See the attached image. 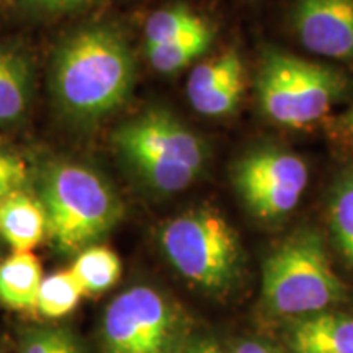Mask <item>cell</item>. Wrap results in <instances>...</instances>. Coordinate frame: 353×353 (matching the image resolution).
I'll use <instances>...</instances> for the list:
<instances>
[{"label": "cell", "mask_w": 353, "mask_h": 353, "mask_svg": "<svg viewBox=\"0 0 353 353\" xmlns=\"http://www.w3.org/2000/svg\"><path fill=\"white\" fill-rule=\"evenodd\" d=\"M136 77L134 56L112 26H90L61 44L51 70L57 107L77 121H94L118 108Z\"/></svg>", "instance_id": "1"}, {"label": "cell", "mask_w": 353, "mask_h": 353, "mask_svg": "<svg viewBox=\"0 0 353 353\" xmlns=\"http://www.w3.org/2000/svg\"><path fill=\"white\" fill-rule=\"evenodd\" d=\"M113 143L130 169L159 195L188 188L208 157L205 141L164 108L145 110L123 123Z\"/></svg>", "instance_id": "2"}, {"label": "cell", "mask_w": 353, "mask_h": 353, "mask_svg": "<svg viewBox=\"0 0 353 353\" xmlns=\"http://www.w3.org/2000/svg\"><path fill=\"white\" fill-rule=\"evenodd\" d=\"M345 298V285L334 272L316 229H296L265 259L262 299L273 316L301 319L327 311Z\"/></svg>", "instance_id": "3"}, {"label": "cell", "mask_w": 353, "mask_h": 353, "mask_svg": "<svg viewBox=\"0 0 353 353\" xmlns=\"http://www.w3.org/2000/svg\"><path fill=\"white\" fill-rule=\"evenodd\" d=\"M46 236L65 254L85 250L123 216V203L97 172L77 164H54L41 176Z\"/></svg>", "instance_id": "4"}, {"label": "cell", "mask_w": 353, "mask_h": 353, "mask_svg": "<svg viewBox=\"0 0 353 353\" xmlns=\"http://www.w3.org/2000/svg\"><path fill=\"white\" fill-rule=\"evenodd\" d=\"M347 88V77L339 69L280 50L265 51L255 77L260 112L290 130L321 121Z\"/></svg>", "instance_id": "5"}, {"label": "cell", "mask_w": 353, "mask_h": 353, "mask_svg": "<svg viewBox=\"0 0 353 353\" xmlns=\"http://www.w3.org/2000/svg\"><path fill=\"white\" fill-rule=\"evenodd\" d=\"M159 242L172 267L190 283L224 293L241 280L244 249L239 234L214 208H195L167 221Z\"/></svg>", "instance_id": "6"}, {"label": "cell", "mask_w": 353, "mask_h": 353, "mask_svg": "<svg viewBox=\"0 0 353 353\" xmlns=\"http://www.w3.org/2000/svg\"><path fill=\"white\" fill-rule=\"evenodd\" d=\"M231 180L254 218L278 223L301 201L309 183V169L303 157L288 149L260 145L234 162Z\"/></svg>", "instance_id": "7"}, {"label": "cell", "mask_w": 353, "mask_h": 353, "mask_svg": "<svg viewBox=\"0 0 353 353\" xmlns=\"http://www.w3.org/2000/svg\"><path fill=\"white\" fill-rule=\"evenodd\" d=\"M180 334V311L151 286L123 291L105 312V353H174Z\"/></svg>", "instance_id": "8"}, {"label": "cell", "mask_w": 353, "mask_h": 353, "mask_svg": "<svg viewBox=\"0 0 353 353\" xmlns=\"http://www.w3.org/2000/svg\"><path fill=\"white\" fill-rule=\"evenodd\" d=\"M290 21L312 54L353 61V0H293Z\"/></svg>", "instance_id": "9"}, {"label": "cell", "mask_w": 353, "mask_h": 353, "mask_svg": "<svg viewBox=\"0 0 353 353\" xmlns=\"http://www.w3.org/2000/svg\"><path fill=\"white\" fill-rule=\"evenodd\" d=\"M245 92V68L241 52L226 50L195 65L187 82V97L203 117H229L239 108Z\"/></svg>", "instance_id": "10"}, {"label": "cell", "mask_w": 353, "mask_h": 353, "mask_svg": "<svg viewBox=\"0 0 353 353\" xmlns=\"http://www.w3.org/2000/svg\"><path fill=\"white\" fill-rule=\"evenodd\" d=\"M290 348L293 353H353V317L324 311L296 319Z\"/></svg>", "instance_id": "11"}, {"label": "cell", "mask_w": 353, "mask_h": 353, "mask_svg": "<svg viewBox=\"0 0 353 353\" xmlns=\"http://www.w3.org/2000/svg\"><path fill=\"white\" fill-rule=\"evenodd\" d=\"M0 236L15 252H28L46 236V213L41 201L13 192L0 200Z\"/></svg>", "instance_id": "12"}, {"label": "cell", "mask_w": 353, "mask_h": 353, "mask_svg": "<svg viewBox=\"0 0 353 353\" xmlns=\"http://www.w3.org/2000/svg\"><path fill=\"white\" fill-rule=\"evenodd\" d=\"M43 281L39 260L30 252H13L0 263V303L15 311H37Z\"/></svg>", "instance_id": "13"}, {"label": "cell", "mask_w": 353, "mask_h": 353, "mask_svg": "<svg viewBox=\"0 0 353 353\" xmlns=\"http://www.w3.org/2000/svg\"><path fill=\"white\" fill-rule=\"evenodd\" d=\"M32 72L20 52L0 50V121L17 120L30 100Z\"/></svg>", "instance_id": "14"}, {"label": "cell", "mask_w": 353, "mask_h": 353, "mask_svg": "<svg viewBox=\"0 0 353 353\" xmlns=\"http://www.w3.org/2000/svg\"><path fill=\"white\" fill-rule=\"evenodd\" d=\"M211 28L208 20L182 3L159 8L145 21V46L180 41Z\"/></svg>", "instance_id": "15"}, {"label": "cell", "mask_w": 353, "mask_h": 353, "mask_svg": "<svg viewBox=\"0 0 353 353\" xmlns=\"http://www.w3.org/2000/svg\"><path fill=\"white\" fill-rule=\"evenodd\" d=\"M329 226L339 250L353 267V165L339 172L330 187Z\"/></svg>", "instance_id": "16"}, {"label": "cell", "mask_w": 353, "mask_h": 353, "mask_svg": "<svg viewBox=\"0 0 353 353\" xmlns=\"http://www.w3.org/2000/svg\"><path fill=\"white\" fill-rule=\"evenodd\" d=\"M70 272L81 283L83 294H99L120 280L121 262L108 247H87L74 262Z\"/></svg>", "instance_id": "17"}, {"label": "cell", "mask_w": 353, "mask_h": 353, "mask_svg": "<svg viewBox=\"0 0 353 353\" xmlns=\"http://www.w3.org/2000/svg\"><path fill=\"white\" fill-rule=\"evenodd\" d=\"M214 39L213 28L193 37H188L180 41L157 44V46H145L149 63L157 72L175 74L180 69L187 68L193 61L208 51Z\"/></svg>", "instance_id": "18"}, {"label": "cell", "mask_w": 353, "mask_h": 353, "mask_svg": "<svg viewBox=\"0 0 353 353\" xmlns=\"http://www.w3.org/2000/svg\"><path fill=\"white\" fill-rule=\"evenodd\" d=\"M82 296L85 294L74 273L70 270L57 272L43 278L38 291L37 311L48 319H59L74 311Z\"/></svg>", "instance_id": "19"}, {"label": "cell", "mask_w": 353, "mask_h": 353, "mask_svg": "<svg viewBox=\"0 0 353 353\" xmlns=\"http://www.w3.org/2000/svg\"><path fill=\"white\" fill-rule=\"evenodd\" d=\"M21 353H83L77 339L65 329H39L26 335Z\"/></svg>", "instance_id": "20"}, {"label": "cell", "mask_w": 353, "mask_h": 353, "mask_svg": "<svg viewBox=\"0 0 353 353\" xmlns=\"http://www.w3.org/2000/svg\"><path fill=\"white\" fill-rule=\"evenodd\" d=\"M28 180L26 164L19 156L0 148V200L19 192Z\"/></svg>", "instance_id": "21"}, {"label": "cell", "mask_w": 353, "mask_h": 353, "mask_svg": "<svg viewBox=\"0 0 353 353\" xmlns=\"http://www.w3.org/2000/svg\"><path fill=\"white\" fill-rule=\"evenodd\" d=\"M101 2H107V0H21L26 10L41 13V15L81 10V8L97 6Z\"/></svg>", "instance_id": "22"}, {"label": "cell", "mask_w": 353, "mask_h": 353, "mask_svg": "<svg viewBox=\"0 0 353 353\" xmlns=\"http://www.w3.org/2000/svg\"><path fill=\"white\" fill-rule=\"evenodd\" d=\"M332 136L343 148L353 152V103L334 121Z\"/></svg>", "instance_id": "23"}, {"label": "cell", "mask_w": 353, "mask_h": 353, "mask_svg": "<svg viewBox=\"0 0 353 353\" xmlns=\"http://www.w3.org/2000/svg\"><path fill=\"white\" fill-rule=\"evenodd\" d=\"M234 353H278L273 350L270 345H267V343H260V342H244L241 343L239 347L234 350Z\"/></svg>", "instance_id": "24"}, {"label": "cell", "mask_w": 353, "mask_h": 353, "mask_svg": "<svg viewBox=\"0 0 353 353\" xmlns=\"http://www.w3.org/2000/svg\"><path fill=\"white\" fill-rule=\"evenodd\" d=\"M185 353H226V352L221 350V348L218 345H214V343H200V345L190 348V350Z\"/></svg>", "instance_id": "25"}, {"label": "cell", "mask_w": 353, "mask_h": 353, "mask_svg": "<svg viewBox=\"0 0 353 353\" xmlns=\"http://www.w3.org/2000/svg\"><path fill=\"white\" fill-rule=\"evenodd\" d=\"M8 2H12V0H0V6H3V3H8Z\"/></svg>", "instance_id": "26"}]
</instances>
